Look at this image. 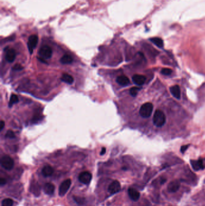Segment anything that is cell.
<instances>
[{
    "mask_svg": "<svg viewBox=\"0 0 205 206\" xmlns=\"http://www.w3.org/2000/svg\"><path fill=\"white\" fill-rule=\"evenodd\" d=\"M166 122V117L165 113L161 110H156L153 117V123L158 127H163Z\"/></svg>",
    "mask_w": 205,
    "mask_h": 206,
    "instance_id": "cell-1",
    "label": "cell"
},
{
    "mask_svg": "<svg viewBox=\"0 0 205 206\" xmlns=\"http://www.w3.org/2000/svg\"><path fill=\"white\" fill-rule=\"evenodd\" d=\"M153 105L150 103H146L143 104L140 107L139 113L142 118H147L152 115L153 112Z\"/></svg>",
    "mask_w": 205,
    "mask_h": 206,
    "instance_id": "cell-2",
    "label": "cell"
},
{
    "mask_svg": "<svg viewBox=\"0 0 205 206\" xmlns=\"http://www.w3.org/2000/svg\"><path fill=\"white\" fill-rule=\"evenodd\" d=\"M1 165L6 170H11L14 166V161L9 156H4L1 160Z\"/></svg>",
    "mask_w": 205,
    "mask_h": 206,
    "instance_id": "cell-3",
    "label": "cell"
},
{
    "mask_svg": "<svg viewBox=\"0 0 205 206\" xmlns=\"http://www.w3.org/2000/svg\"><path fill=\"white\" fill-rule=\"evenodd\" d=\"M39 54L42 59H48L52 57V50L50 46L44 45L40 48Z\"/></svg>",
    "mask_w": 205,
    "mask_h": 206,
    "instance_id": "cell-4",
    "label": "cell"
},
{
    "mask_svg": "<svg viewBox=\"0 0 205 206\" xmlns=\"http://www.w3.org/2000/svg\"><path fill=\"white\" fill-rule=\"evenodd\" d=\"M71 183L72 181L71 179L66 180L62 183L58 189V194L60 197H63L67 193L69 187H71Z\"/></svg>",
    "mask_w": 205,
    "mask_h": 206,
    "instance_id": "cell-5",
    "label": "cell"
},
{
    "mask_svg": "<svg viewBox=\"0 0 205 206\" xmlns=\"http://www.w3.org/2000/svg\"><path fill=\"white\" fill-rule=\"evenodd\" d=\"M38 40H39L38 36H37L36 34L31 35L29 37L28 41V48L30 54L33 53L34 49L36 48L37 45V43H38Z\"/></svg>",
    "mask_w": 205,
    "mask_h": 206,
    "instance_id": "cell-6",
    "label": "cell"
},
{
    "mask_svg": "<svg viewBox=\"0 0 205 206\" xmlns=\"http://www.w3.org/2000/svg\"><path fill=\"white\" fill-rule=\"evenodd\" d=\"M91 178H92V175L88 171L81 172L78 177L79 181L84 184H89L91 180Z\"/></svg>",
    "mask_w": 205,
    "mask_h": 206,
    "instance_id": "cell-7",
    "label": "cell"
},
{
    "mask_svg": "<svg viewBox=\"0 0 205 206\" xmlns=\"http://www.w3.org/2000/svg\"><path fill=\"white\" fill-rule=\"evenodd\" d=\"M121 189V186L120 184L119 183V181H118L117 180H114L108 186V192L111 193V194H115L118 193L120 191Z\"/></svg>",
    "mask_w": 205,
    "mask_h": 206,
    "instance_id": "cell-8",
    "label": "cell"
},
{
    "mask_svg": "<svg viewBox=\"0 0 205 206\" xmlns=\"http://www.w3.org/2000/svg\"><path fill=\"white\" fill-rule=\"evenodd\" d=\"M181 186V183L178 180H174L169 183L167 189L168 191L171 193H175L179 189Z\"/></svg>",
    "mask_w": 205,
    "mask_h": 206,
    "instance_id": "cell-9",
    "label": "cell"
},
{
    "mask_svg": "<svg viewBox=\"0 0 205 206\" xmlns=\"http://www.w3.org/2000/svg\"><path fill=\"white\" fill-rule=\"evenodd\" d=\"M145 79L146 78L144 76L140 74H136L132 77L133 82L138 86H142L144 84L145 81Z\"/></svg>",
    "mask_w": 205,
    "mask_h": 206,
    "instance_id": "cell-10",
    "label": "cell"
},
{
    "mask_svg": "<svg viewBox=\"0 0 205 206\" xmlns=\"http://www.w3.org/2000/svg\"><path fill=\"white\" fill-rule=\"evenodd\" d=\"M16 51L13 48H10L6 51V59L8 62H13L16 58Z\"/></svg>",
    "mask_w": 205,
    "mask_h": 206,
    "instance_id": "cell-11",
    "label": "cell"
},
{
    "mask_svg": "<svg viewBox=\"0 0 205 206\" xmlns=\"http://www.w3.org/2000/svg\"><path fill=\"white\" fill-rule=\"evenodd\" d=\"M128 195L130 198L132 200L135 201H137L140 197V193L137 191V190L134 189L133 188H129L128 189Z\"/></svg>",
    "mask_w": 205,
    "mask_h": 206,
    "instance_id": "cell-12",
    "label": "cell"
},
{
    "mask_svg": "<svg viewBox=\"0 0 205 206\" xmlns=\"http://www.w3.org/2000/svg\"><path fill=\"white\" fill-rule=\"evenodd\" d=\"M170 92L175 98L177 99H180L181 97V89L178 85H175L170 87Z\"/></svg>",
    "mask_w": 205,
    "mask_h": 206,
    "instance_id": "cell-13",
    "label": "cell"
},
{
    "mask_svg": "<svg viewBox=\"0 0 205 206\" xmlns=\"http://www.w3.org/2000/svg\"><path fill=\"white\" fill-rule=\"evenodd\" d=\"M116 81L118 84L123 86H126L129 84V83H130L128 77L125 76H118L116 79Z\"/></svg>",
    "mask_w": 205,
    "mask_h": 206,
    "instance_id": "cell-14",
    "label": "cell"
},
{
    "mask_svg": "<svg viewBox=\"0 0 205 206\" xmlns=\"http://www.w3.org/2000/svg\"><path fill=\"white\" fill-rule=\"evenodd\" d=\"M42 173L45 177H50L54 173V169L50 165H46L42 169Z\"/></svg>",
    "mask_w": 205,
    "mask_h": 206,
    "instance_id": "cell-15",
    "label": "cell"
},
{
    "mask_svg": "<svg viewBox=\"0 0 205 206\" xmlns=\"http://www.w3.org/2000/svg\"><path fill=\"white\" fill-rule=\"evenodd\" d=\"M44 191L47 195H52L55 191V186L52 183H46L44 187Z\"/></svg>",
    "mask_w": 205,
    "mask_h": 206,
    "instance_id": "cell-16",
    "label": "cell"
},
{
    "mask_svg": "<svg viewBox=\"0 0 205 206\" xmlns=\"http://www.w3.org/2000/svg\"><path fill=\"white\" fill-rule=\"evenodd\" d=\"M191 163L193 169L196 171L202 170L204 168L203 162L201 159H199L198 160H191Z\"/></svg>",
    "mask_w": 205,
    "mask_h": 206,
    "instance_id": "cell-17",
    "label": "cell"
},
{
    "mask_svg": "<svg viewBox=\"0 0 205 206\" xmlns=\"http://www.w3.org/2000/svg\"><path fill=\"white\" fill-rule=\"evenodd\" d=\"M61 80L63 82L67 83L69 84H72L73 83V81H74L73 77L72 76L68 74H66V73L63 74L62 78H61Z\"/></svg>",
    "mask_w": 205,
    "mask_h": 206,
    "instance_id": "cell-18",
    "label": "cell"
},
{
    "mask_svg": "<svg viewBox=\"0 0 205 206\" xmlns=\"http://www.w3.org/2000/svg\"><path fill=\"white\" fill-rule=\"evenodd\" d=\"M60 63L64 65L71 64L73 62V58L69 54L64 55L60 60Z\"/></svg>",
    "mask_w": 205,
    "mask_h": 206,
    "instance_id": "cell-19",
    "label": "cell"
},
{
    "mask_svg": "<svg viewBox=\"0 0 205 206\" xmlns=\"http://www.w3.org/2000/svg\"><path fill=\"white\" fill-rule=\"evenodd\" d=\"M150 40L153 44H155L156 46L159 47V48H163L164 42L162 39H161L159 38H153L152 39H150Z\"/></svg>",
    "mask_w": 205,
    "mask_h": 206,
    "instance_id": "cell-20",
    "label": "cell"
},
{
    "mask_svg": "<svg viewBox=\"0 0 205 206\" xmlns=\"http://www.w3.org/2000/svg\"><path fill=\"white\" fill-rule=\"evenodd\" d=\"M19 101V99L18 96L15 94H12L10 97V100L9 101V107H12L14 104H16Z\"/></svg>",
    "mask_w": 205,
    "mask_h": 206,
    "instance_id": "cell-21",
    "label": "cell"
},
{
    "mask_svg": "<svg viewBox=\"0 0 205 206\" xmlns=\"http://www.w3.org/2000/svg\"><path fill=\"white\" fill-rule=\"evenodd\" d=\"M13 201L10 198L4 199L1 203V206H13Z\"/></svg>",
    "mask_w": 205,
    "mask_h": 206,
    "instance_id": "cell-22",
    "label": "cell"
},
{
    "mask_svg": "<svg viewBox=\"0 0 205 206\" xmlns=\"http://www.w3.org/2000/svg\"><path fill=\"white\" fill-rule=\"evenodd\" d=\"M73 199L76 203L79 205H83L85 202V198L79 197H73Z\"/></svg>",
    "mask_w": 205,
    "mask_h": 206,
    "instance_id": "cell-23",
    "label": "cell"
},
{
    "mask_svg": "<svg viewBox=\"0 0 205 206\" xmlns=\"http://www.w3.org/2000/svg\"><path fill=\"white\" fill-rule=\"evenodd\" d=\"M140 88H139V87H133L130 89V91H129V93H130L131 96L135 97L137 96L138 92L140 91Z\"/></svg>",
    "mask_w": 205,
    "mask_h": 206,
    "instance_id": "cell-24",
    "label": "cell"
},
{
    "mask_svg": "<svg viewBox=\"0 0 205 206\" xmlns=\"http://www.w3.org/2000/svg\"><path fill=\"white\" fill-rule=\"evenodd\" d=\"M161 73L164 76H170L172 73V70L169 68H164L162 70Z\"/></svg>",
    "mask_w": 205,
    "mask_h": 206,
    "instance_id": "cell-25",
    "label": "cell"
},
{
    "mask_svg": "<svg viewBox=\"0 0 205 206\" xmlns=\"http://www.w3.org/2000/svg\"><path fill=\"white\" fill-rule=\"evenodd\" d=\"M6 137L10 139H14L15 137V135L13 131H12V130H8L6 134Z\"/></svg>",
    "mask_w": 205,
    "mask_h": 206,
    "instance_id": "cell-26",
    "label": "cell"
},
{
    "mask_svg": "<svg viewBox=\"0 0 205 206\" xmlns=\"http://www.w3.org/2000/svg\"><path fill=\"white\" fill-rule=\"evenodd\" d=\"M23 69V67L21 66L19 64H17L15 65L13 67V70H16V71H19V70H22Z\"/></svg>",
    "mask_w": 205,
    "mask_h": 206,
    "instance_id": "cell-27",
    "label": "cell"
},
{
    "mask_svg": "<svg viewBox=\"0 0 205 206\" xmlns=\"http://www.w3.org/2000/svg\"><path fill=\"white\" fill-rule=\"evenodd\" d=\"M6 183V180L4 178H1V179H0V184H1V186L4 185Z\"/></svg>",
    "mask_w": 205,
    "mask_h": 206,
    "instance_id": "cell-28",
    "label": "cell"
},
{
    "mask_svg": "<svg viewBox=\"0 0 205 206\" xmlns=\"http://www.w3.org/2000/svg\"><path fill=\"white\" fill-rule=\"evenodd\" d=\"M188 147V145H184V146H182L181 147V152H182V153L184 152H185V151L187 150Z\"/></svg>",
    "mask_w": 205,
    "mask_h": 206,
    "instance_id": "cell-29",
    "label": "cell"
},
{
    "mask_svg": "<svg viewBox=\"0 0 205 206\" xmlns=\"http://www.w3.org/2000/svg\"><path fill=\"white\" fill-rule=\"evenodd\" d=\"M105 152H106V148H102V150H101V153H100V154H101V156L104 155V154H105Z\"/></svg>",
    "mask_w": 205,
    "mask_h": 206,
    "instance_id": "cell-30",
    "label": "cell"
},
{
    "mask_svg": "<svg viewBox=\"0 0 205 206\" xmlns=\"http://www.w3.org/2000/svg\"><path fill=\"white\" fill-rule=\"evenodd\" d=\"M4 125H5V123L3 121H1V124H0V127H1V130H2L4 127Z\"/></svg>",
    "mask_w": 205,
    "mask_h": 206,
    "instance_id": "cell-31",
    "label": "cell"
}]
</instances>
